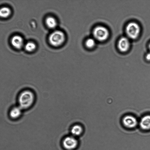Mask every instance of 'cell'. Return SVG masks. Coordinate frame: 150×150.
<instances>
[{
    "mask_svg": "<svg viewBox=\"0 0 150 150\" xmlns=\"http://www.w3.org/2000/svg\"><path fill=\"white\" fill-rule=\"evenodd\" d=\"M36 47L35 44L33 42H27L25 45V48L26 50L31 52L34 50Z\"/></svg>",
    "mask_w": 150,
    "mask_h": 150,
    "instance_id": "5bb4252c",
    "label": "cell"
},
{
    "mask_svg": "<svg viewBox=\"0 0 150 150\" xmlns=\"http://www.w3.org/2000/svg\"><path fill=\"white\" fill-rule=\"evenodd\" d=\"M121 123L125 127L131 128L135 127L137 125V121L134 116L130 115H127L122 118Z\"/></svg>",
    "mask_w": 150,
    "mask_h": 150,
    "instance_id": "8992f818",
    "label": "cell"
},
{
    "mask_svg": "<svg viewBox=\"0 0 150 150\" xmlns=\"http://www.w3.org/2000/svg\"><path fill=\"white\" fill-rule=\"evenodd\" d=\"M140 127L144 130L150 129V115H147L143 117L139 123Z\"/></svg>",
    "mask_w": 150,
    "mask_h": 150,
    "instance_id": "30bf717a",
    "label": "cell"
},
{
    "mask_svg": "<svg viewBox=\"0 0 150 150\" xmlns=\"http://www.w3.org/2000/svg\"><path fill=\"white\" fill-rule=\"evenodd\" d=\"M65 39L64 33L59 30L52 32L50 35L49 40L50 43L54 46H58L62 44Z\"/></svg>",
    "mask_w": 150,
    "mask_h": 150,
    "instance_id": "277c9868",
    "label": "cell"
},
{
    "mask_svg": "<svg viewBox=\"0 0 150 150\" xmlns=\"http://www.w3.org/2000/svg\"><path fill=\"white\" fill-rule=\"evenodd\" d=\"M22 110L19 106L14 107L10 111V117L13 119L19 117L21 115Z\"/></svg>",
    "mask_w": 150,
    "mask_h": 150,
    "instance_id": "8fae6325",
    "label": "cell"
},
{
    "mask_svg": "<svg viewBox=\"0 0 150 150\" xmlns=\"http://www.w3.org/2000/svg\"><path fill=\"white\" fill-rule=\"evenodd\" d=\"M148 48H149V50L150 51V42L149 43V45H148Z\"/></svg>",
    "mask_w": 150,
    "mask_h": 150,
    "instance_id": "e0dca14e",
    "label": "cell"
},
{
    "mask_svg": "<svg viewBox=\"0 0 150 150\" xmlns=\"http://www.w3.org/2000/svg\"><path fill=\"white\" fill-rule=\"evenodd\" d=\"M145 58L148 61H150V52L147 53L145 55Z\"/></svg>",
    "mask_w": 150,
    "mask_h": 150,
    "instance_id": "2e32d148",
    "label": "cell"
},
{
    "mask_svg": "<svg viewBox=\"0 0 150 150\" xmlns=\"http://www.w3.org/2000/svg\"><path fill=\"white\" fill-rule=\"evenodd\" d=\"M125 32L129 39L135 40L139 36L141 32V28L137 23L134 21L130 22L126 26Z\"/></svg>",
    "mask_w": 150,
    "mask_h": 150,
    "instance_id": "7a4b0ae2",
    "label": "cell"
},
{
    "mask_svg": "<svg viewBox=\"0 0 150 150\" xmlns=\"http://www.w3.org/2000/svg\"><path fill=\"white\" fill-rule=\"evenodd\" d=\"M130 43L127 37H122L120 38L118 43V47L119 50L122 52L127 51L129 49Z\"/></svg>",
    "mask_w": 150,
    "mask_h": 150,
    "instance_id": "ba28073f",
    "label": "cell"
},
{
    "mask_svg": "<svg viewBox=\"0 0 150 150\" xmlns=\"http://www.w3.org/2000/svg\"><path fill=\"white\" fill-rule=\"evenodd\" d=\"M35 100V95L32 91L28 90H24L19 95V106L22 109L28 108L33 105Z\"/></svg>",
    "mask_w": 150,
    "mask_h": 150,
    "instance_id": "6da1fadb",
    "label": "cell"
},
{
    "mask_svg": "<svg viewBox=\"0 0 150 150\" xmlns=\"http://www.w3.org/2000/svg\"><path fill=\"white\" fill-rule=\"evenodd\" d=\"M84 130V127L81 124L76 123L73 124L70 128V134L78 138L83 134Z\"/></svg>",
    "mask_w": 150,
    "mask_h": 150,
    "instance_id": "52a82bcc",
    "label": "cell"
},
{
    "mask_svg": "<svg viewBox=\"0 0 150 150\" xmlns=\"http://www.w3.org/2000/svg\"><path fill=\"white\" fill-rule=\"evenodd\" d=\"M79 144L78 138L70 134L65 137L62 142L63 147L65 150H76Z\"/></svg>",
    "mask_w": 150,
    "mask_h": 150,
    "instance_id": "3957f363",
    "label": "cell"
},
{
    "mask_svg": "<svg viewBox=\"0 0 150 150\" xmlns=\"http://www.w3.org/2000/svg\"><path fill=\"white\" fill-rule=\"evenodd\" d=\"M11 42L12 45L14 47L18 49L21 48L23 44V38L18 35L13 36L11 38Z\"/></svg>",
    "mask_w": 150,
    "mask_h": 150,
    "instance_id": "9c48e42d",
    "label": "cell"
},
{
    "mask_svg": "<svg viewBox=\"0 0 150 150\" xmlns=\"http://www.w3.org/2000/svg\"><path fill=\"white\" fill-rule=\"evenodd\" d=\"M85 44L86 46L88 48H92L95 45V40L92 38H88L86 40Z\"/></svg>",
    "mask_w": 150,
    "mask_h": 150,
    "instance_id": "9a60e30c",
    "label": "cell"
},
{
    "mask_svg": "<svg viewBox=\"0 0 150 150\" xmlns=\"http://www.w3.org/2000/svg\"><path fill=\"white\" fill-rule=\"evenodd\" d=\"M93 33L95 38L99 41L105 40L109 35V31L107 29L101 26H98L95 28Z\"/></svg>",
    "mask_w": 150,
    "mask_h": 150,
    "instance_id": "5b68a950",
    "label": "cell"
},
{
    "mask_svg": "<svg viewBox=\"0 0 150 150\" xmlns=\"http://www.w3.org/2000/svg\"><path fill=\"white\" fill-rule=\"evenodd\" d=\"M11 13V11L8 7H4L0 9V15L2 17H7L9 16Z\"/></svg>",
    "mask_w": 150,
    "mask_h": 150,
    "instance_id": "4fadbf2b",
    "label": "cell"
},
{
    "mask_svg": "<svg viewBox=\"0 0 150 150\" xmlns=\"http://www.w3.org/2000/svg\"><path fill=\"white\" fill-rule=\"evenodd\" d=\"M45 22L47 26L50 28H54L57 26V22L55 19L53 17L49 16L46 18Z\"/></svg>",
    "mask_w": 150,
    "mask_h": 150,
    "instance_id": "7c38bea8",
    "label": "cell"
}]
</instances>
